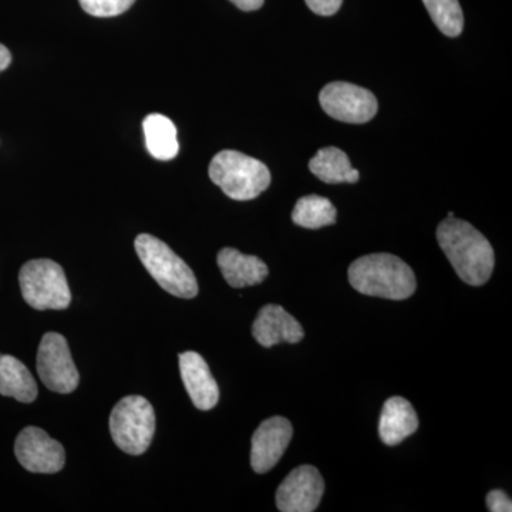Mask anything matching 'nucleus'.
<instances>
[{"mask_svg": "<svg viewBox=\"0 0 512 512\" xmlns=\"http://www.w3.org/2000/svg\"><path fill=\"white\" fill-rule=\"evenodd\" d=\"M437 241L461 281L471 286L487 284L493 274L495 256L480 231L467 221L447 217L437 228Z\"/></svg>", "mask_w": 512, "mask_h": 512, "instance_id": "f257e3e1", "label": "nucleus"}, {"mask_svg": "<svg viewBox=\"0 0 512 512\" xmlns=\"http://www.w3.org/2000/svg\"><path fill=\"white\" fill-rule=\"evenodd\" d=\"M348 275L357 292L390 301H404L417 288L413 269L392 254L362 256L350 265Z\"/></svg>", "mask_w": 512, "mask_h": 512, "instance_id": "f03ea898", "label": "nucleus"}, {"mask_svg": "<svg viewBox=\"0 0 512 512\" xmlns=\"http://www.w3.org/2000/svg\"><path fill=\"white\" fill-rule=\"evenodd\" d=\"M208 174L235 201L255 200L271 185V171L262 161L234 150L220 151L212 158Z\"/></svg>", "mask_w": 512, "mask_h": 512, "instance_id": "7ed1b4c3", "label": "nucleus"}, {"mask_svg": "<svg viewBox=\"0 0 512 512\" xmlns=\"http://www.w3.org/2000/svg\"><path fill=\"white\" fill-rule=\"evenodd\" d=\"M134 247L148 274L165 292L183 299L198 295L194 272L165 242L153 235L141 234L136 238Z\"/></svg>", "mask_w": 512, "mask_h": 512, "instance_id": "20e7f679", "label": "nucleus"}, {"mask_svg": "<svg viewBox=\"0 0 512 512\" xmlns=\"http://www.w3.org/2000/svg\"><path fill=\"white\" fill-rule=\"evenodd\" d=\"M23 299L36 311H64L72 302L62 266L52 259H33L19 272Z\"/></svg>", "mask_w": 512, "mask_h": 512, "instance_id": "39448f33", "label": "nucleus"}, {"mask_svg": "<svg viewBox=\"0 0 512 512\" xmlns=\"http://www.w3.org/2000/svg\"><path fill=\"white\" fill-rule=\"evenodd\" d=\"M110 433L116 446L130 456H141L156 433V413L147 399L127 396L110 414Z\"/></svg>", "mask_w": 512, "mask_h": 512, "instance_id": "423d86ee", "label": "nucleus"}, {"mask_svg": "<svg viewBox=\"0 0 512 512\" xmlns=\"http://www.w3.org/2000/svg\"><path fill=\"white\" fill-rule=\"evenodd\" d=\"M37 373L52 392L69 394L79 386V370L74 365L69 343L60 333H46L37 350Z\"/></svg>", "mask_w": 512, "mask_h": 512, "instance_id": "0eeeda50", "label": "nucleus"}, {"mask_svg": "<svg viewBox=\"0 0 512 512\" xmlns=\"http://www.w3.org/2000/svg\"><path fill=\"white\" fill-rule=\"evenodd\" d=\"M319 103L332 119L350 124L367 123L379 109L375 94L346 82H333L323 87Z\"/></svg>", "mask_w": 512, "mask_h": 512, "instance_id": "6e6552de", "label": "nucleus"}, {"mask_svg": "<svg viewBox=\"0 0 512 512\" xmlns=\"http://www.w3.org/2000/svg\"><path fill=\"white\" fill-rule=\"evenodd\" d=\"M15 456L30 473L56 474L63 470L66 453L59 441L39 427H26L15 441Z\"/></svg>", "mask_w": 512, "mask_h": 512, "instance_id": "1a4fd4ad", "label": "nucleus"}, {"mask_svg": "<svg viewBox=\"0 0 512 512\" xmlns=\"http://www.w3.org/2000/svg\"><path fill=\"white\" fill-rule=\"evenodd\" d=\"M325 493V481L313 466L295 468L276 491V507L282 512H313Z\"/></svg>", "mask_w": 512, "mask_h": 512, "instance_id": "9d476101", "label": "nucleus"}, {"mask_svg": "<svg viewBox=\"0 0 512 512\" xmlns=\"http://www.w3.org/2000/svg\"><path fill=\"white\" fill-rule=\"evenodd\" d=\"M293 427L285 417L265 420L252 436L251 466L255 473L265 474L279 463L291 444Z\"/></svg>", "mask_w": 512, "mask_h": 512, "instance_id": "9b49d317", "label": "nucleus"}, {"mask_svg": "<svg viewBox=\"0 0 512 512\" xmlns=\"http://www.w3.org/2000/svg\"><path fill=\"white\" fill-rule=\"evenodd\" d=\"M178 357L181 377L192 404L204 412L214 409L220 400V389L204 357L197 352L180 353Z\"/></svg>", "mask_w": 512, "mask_h": 512, "instance_id": "f8f14e48", "label": "nucleus"}, {"mask_svg": "<svg viewBox=\"0 0 512 512\" xmlns=\"http://www.w3.org/2000/svg\"><path fill=\"white\" fill-rule=\"evenodd\" d=\"M252 335L259 345L272 348L279 343L301 342L305 332L301 323L279 305H266L256 316Z\"/></svg>", "mask_w": 512, "mask_h": 512, "instance_id": "ddd939ff", "label": "nucleus"}, {"mask_svg": "<svg viewBox=\"0 0 512 512\" xmlns=\"http://www.w3.org/2000/svg\"><path fill=\"white\" fill-rule=\"evenodd\" d=\"M217 262L225 281L235 289L262 284L269 275L268 265L262 259L235 248L221 249Z\"/></svg>", "mask_w": 512, "mask_h": 512, "instance_id": "4468645a", "label": "nucleus"}, {"mask_svg": "<svg viewBox=\"0 0 512 512\" xmlns=\"http://www.w3.org/2000/svg\"><path fill=\"white\" fill-rule=\"evenodd\" d=\"M419 429L416 410L409 400L392 397L384 403L380 414L379 434L386 446H397Z\"/></svg>", "mask_w": 512, "mask_h": 512, "instance_id": "2eb2a0df", "label": "nucleus"}, {"mask_svg": "<svg viewBox=\"0 0 512 512\" xmlns=\"http://www.w3.org/2000/svg\"><path fill=\"white\" fill-rule=\"evenodd\" d=\"M0 394L20 403H33L37 399L35 377L16 357L0 355Z\"/></svg>", "mask_w": 512, "mask_h": 512, "instance_id": "dca6fc26", "label": "nucleus"}, {"mask_svg": "<svg viewBox=\"0 0 512 512\" xmlns=\"http://www.w3.org/2000/svg\"><path fill=\"white\" fill-rule=\"evenodd\" d=\"M309 170L326 184H355L360 178L359 171L352 167L349 157L336 147L319 150L309 161Z\"/></svg>", "mask_w": 512, "mask_h": 512, "instance_id": "f3484780", "label": "nucleus"}, {"mask_svg": "<svg viewBox=\"0 0 512 512\" xmlns=\"http://www.w3.org/2000/svg\"><path fill=\"white\" fill-rule=\"evenodd\" d=\"M143 130L148 153L156 160L170 161L177 157L180 150L177 128L168 117L163 114H150L143 121Z\"/></svg>", "mask_w": 512, "mask_h": 512, "instance_id": "a211bd4d", "label": "nucleus"}, {"mask_svg": "<svg viewBox=\"0 0 512 512\" xmlns=\"http://www.w3.org/2000/svg\"><path fill=\"white\" fill-rule=\"evenodd\" d=\"M338 218L335 205L320 195L299 198L292 211V221L302 228L319 229L333 225Z\"/></svg>", "mask_w": 512, "mask_h": 512, "instance_id": "6ab92c4d", "label": "nucleus"}, {"mask_svg": "<svg viewBox=\"0 0 512 512\" xmlns=\"http://www.w3.org/2000/svg\"><path fill=\"white\" fill-rule=\"evenodd\" d=\"M423 3L443 35L457 37L463 33L464 15L458 0H423Z\"/></svg>", "mask_w": 512, "mask_h": 512, "instance_id": "aec40b11", "label": "nucleus"}, {"mask_svg": "<svg viewBox=\"0 0 512 512\" xmlns=\"http://www.w3.org/2000/svg\"><path fill=\"white\" fill-rule=\"evenodd\" d=\"M84 12L96 18H114L123 15L136 0H79Z\"/></svg>", "mask_w": 512, "mask_h": 512, "instance_id": "412c9836", "label": "nucleus"}, {"mask_svg": "<svg viewBox=\"0 0 512 512\" xmlns=\"http://www.w3.org/2000/svg\"><path fill=\"white\" fill-rule=\"evenodd\" d=\"M308 8L319 16H333L339 12L343 0H305Z\"/></svg>", "mask_w": 512, "mask_h": 512, "instance_id": "4be33fe9", "label": "nucleus"}, {"mask_svg": "<svg viewBox=\"0 0 512 512\" xmlns=\"http://www.w3.org/2000/svg\"><path fill=\"white\" fill-rule=\"evenodd\" d=\"M487 507L491 512H511V498L504 491L494 490L487 495Z\"/></svg>", "mask_w": 512, "mask_h": 512, "instance_id": "5701e85b", "label": "nucleus"}, {"mask_svg": "<svg viewBox=\"0 0 512 512\" xmlns=\"http://www.w3.org/2000/svg\"><path fill=\"white\" fill-rule=\"evenodd\" d=\"M238 9L244 10V12H254L262 8L265 0H231Z\"/></svg>", "mask_w": 512, "mask_h": 512, "instance_id": "b1692460", "label": "nucleus"}, {"mask_svg": "<svg viewBox=\"0 0 512 512\" xmlns=\"http://www.w3.org/2000/svg\"><path fill=\"white\" fill-rule=\"evenodd\" d=\"M10 63H12V55H10L8 47L0 45V73L8 69Z\"/></svg>", "mask_w": 512, "mask_h": 512, "instance_id": "393cba45", "label": "nucleus"}]
</instances>
